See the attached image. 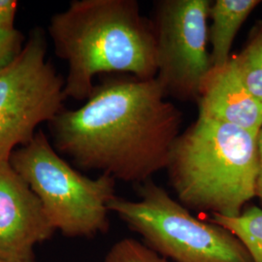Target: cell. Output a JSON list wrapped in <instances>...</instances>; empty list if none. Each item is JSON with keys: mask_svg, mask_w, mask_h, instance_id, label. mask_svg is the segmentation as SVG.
<instances>
[{"mask_svg": "<svg viewBox=\"0 0 262 262\" xmlns=\"http://www.w3.org/2000/svg\"><path fill=\"white\" fill-rule=\"evenodd\" d=\"M209 0H160L151 20L157 75L166 96L197 101L211 69L208 53Z\"/></svg>", "mask_w": 262, "mask_h": 262, "instance_id": "7", "label": "cell"}, {"mask_svg": "<svg viewBox=\"0 0 262 262\" xmlns=\"http://www.w3.org/2000/svg\"><path fill=\"white\" fill-rule=\"evenodd\" d=\"M257 131L198 117L175 141L170 185L187 209L237 216L255 197Z\"/></svg>", "mask_w": 262, "mask_h": 262, "instance_id": "3", "label": "cell"}, {"mask_svg": "<svg viewBox=\"0 0 262 262\" xmlns=\"http://www.w3.org/2000/svg\"><path fill=\"white\" fill-rule=\"evenodd\" d=\"M25 37L17 28L0 27V72L11 64L25 47Z\"/></svg>", "mask_w": 262, "mask_h": 262, "instance_id": "14", "label": "cell"}, {"mask_svg": "<svg viewBox=\"0 0 262 262\" xmlns=\"http://www.w3.org/2000/svg\"><path fill=\"white\" fill-rule=\"evenodd\" d=\"M182 113L158 80L133 76L94 86L85 103L50 122L56 150L77 166L140 185L167 168Z\"/></svg>", "mask_w": 262, "mask_h": 262, "instance_id": "1", "label": "cell"}, {"mask_svg": "<svg viewBox=\"0 0 262 262\" xmlns=\"http://www.w3.org/2000/svg\"><path fill=\"white\" fill-rule=\"evenodd\" d=\"M210 222L235 235L250 253L253 262H262V209L248 207L237 216L211 214Z\"/></svg>", "mask_w": 262, "mask_h": 262, "instance_id": "11", "label": "cell"}, {"mask_svg": "<svg viewBox=\"0 0 262 262\" xmlns=\"http://www.w3.org/2000/svg\"><path fill=\"white\" fill-rule=\"evenodd\" d=\"M259 4L258 0H215L211 3L209 19L212 23L208 26V43L212 48V67L228 62L239 29Z\"/></svg>", "mask_w": 262, "mask_h": 262, "instance_id": "10", "label": "cell"}, {"mask_svg": "<svg viewBox=\"0 0 262 262\" xmlns=\"http://www.w3.org/2000/svg\"><path fill=\"white\" fill-rule=\"evenodd\" d=\"M55 232L28 183L0 159V258L33 261V248Z\"/></svg>", "mask_w": 262, "mask_h": 262, "instance_id": "8", "label": "cell"}, {"mask_svg": "<svg viewBox=\"0 0 262 262\" xmlns=\"http://www.w3.org/2000/svg\"><path fill=\"white\" fill-rule=\"evenodd\" d=\"M231 60L245 85L262 103V23L254 27L243 50Z\"/></svg>", "mask_w": 262, "mask_h": 262, "instance_id": "12", "label": "cell"}, {"mask_svg": "<svg viewBox=\"0 0 262 262\" xmlns=\"http://www.w3.org/2000/svg\"><path fill=\"white\" fill-rule=\"evenodd\" d=\"M10 163L39 198L55 230L69 237H93L108 230L116 179L107 174L85 177L58 156L42 130L12 152Z\"/></svg>", "mask_w": 262, "mask_h": 262, "instance_id": "4", "label": "cell"}, {"mask_svg": "<svg viewBox=\"0 0 262 262\" xmlns=\"http://www.w3.org/2000/svg\"><path fill=\"white\" fill-rule=\"evenodd\" d=\"M257 156H258V176L256 181L255 197L262 205V126L257 133Z\"/></svg>", "mask_w": 262, "mask_h": 262, "instance_id": "16", "label": "cell"}, {"mask_svg": "<svg viewBox=\"0 0 262 262\" xmlns=\"http://www.w3.org/2000/svg\"><path fill=\"white\" fill-rule=\"evenodd\" d=\"M46 55V36L35 28L18 57L0 72V159L10 160L17 146L33 139L39 124L64 109L66 79Z\"/></svg>", "mask_w": 262, "mask_h": 262, "instance_id": "6", "label": "cell"}, {"mask_svg": "<svg viewBox=\"0 0 262 262\" xmlns=\"http://www.w3.org/2000/svg\"><path fill=\"white\" fill-rule=\"evenodd\" d=\"M105 262L168 261L166 258L151 251L145 244L126 238L113 246L106 256Z\"/></svg>", "mask_w": 262, "mask_h": 262, "instance_id": "13", "label": "cell"}, {"mask_svg": "<svg viewBox=\"0 0 262 262\" xmlns=\"http://www.w3.org/2000/svg\"><path fill=\"white\" fill-rule=\"evenodd\" d=\"M56 56L68 71L66 98L86 100L95 76L127 73L141 80L157 75L155 34L136 0H75L50 20Z\"/></svg>", "mask_w": 262, "mask_h": 262, "instance_id": "2", "label": "cell"}, {"mask_svg": "<svg viewBox=\"0 0 262 262\" xmlns=\"http://www.w3.org/2000/svg\"><path fill=\"white\" fill-rule=\"evenodd\" d=\"M137 192L139 201L115 196L108 209L160 256L175 262H253L235 235L197 220L151 179L137 185Z\"/></svg>", "mask_w": 262, "mask_h": 262, "instance_id": "5", "label": "cell"}, {"mask_svg": "<svg viewBox=\"0 0 262 262\" xmlns=\"http://www.w3.org/2000/svg\"><path fill=\"white\" fill-rule=\"evenodd\" d=\"M197 103L200 118L257 132L262 126V103L244 84L231 57L224 66L211 67Z\"/></svg>", "mask_w": 262, "mask_h": 262, "instance_id": "9", "label": "cell"}, {"mask_svg": "<svg viewBox=\"0 0 262 262\" xmlns=\"http://www.w3.org/2000/svg\"><path fill=\"white\" fill-rule=\"evenodd\" d=\"M0 262H10V261H7V260H4V259H2V258H0ZM31 262H33V261H31Z\"/></svg>", "mask_w": 262, "mask_h": 262, "instance_id": "17", "label": "cell"}, {"mask_svg": "<svg viewBox=\"0 0 262 262\" xmlns=\"http://www.w3.org/2000/svg\"><path fill=\"white\" fill-rule=\"evenodd\" d=\"M18 2L15 0H0V27L15 28Z\"/></svg>", "mask_w": 262, "mask_h": 262, "instance_id": "15", "label": "cell"}]
</instances>
